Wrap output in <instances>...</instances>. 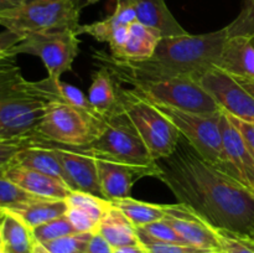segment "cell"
<instances>
[{"mask_svg":"<svg viewBox=\"0 0 254 253\" xmlns=\"http://www.w3.org/2000/svg\"><path fill=\"white\" fill-rule=\"evenodd\" d=\"M159 180L207 225L252 237L254 192L203 158L180 136L170 155L156 160Z\"/></svg>","mask_w":254,"mask_h":253,"instance_id":"6da1fadb","label":"cell"},{"mask_svg":"<svg viewBox=\"0 0 254 253\" xmlns=\"http://www.w3.org/2000/svg\"><path fill=\"white\" fill-rule=\"evenodd\" d=\"M227 29L208 34L161 37L153 56L143 61H122L104 50H94L92 59L103 67L117 83L130 84L149 79L191 77L200 79L208 69L218 66Z\"/></svg>","mask_w":254,"mask_h":253,"instance_id":"7a4b0ae2","label":"cell"},{"mask_svg":"<svg viewBox=\"0 0 254 253\" xmlns=\"http://www.w3.org/2000/svg\"><path fill=\"white\" fill-rule=\"evenodd\" d=\"M60 98L57 81L24 78L15 56L0 66V139L36 135V128L51 102Z\"/></svg>","mask_w":254,"mask_h":253,"instance_id":"3957f363","label":"cell"},{"mask_svg":"<svg viewBox=\"0 0 254 253\" xmlns=\"http://www.w3.org/2000/svg\"><path fill=\"white\" fill-rule=\"evenodd\" d=\"M93 158L107 159L136 169L141 176L158 178L159 166L148 146L121 108L107 117L101 135L86 146H74Z\"/></svg>","mask_w":254,"mask_h":253,"instance_id":"277c9868","label":"cell"},{"mask_svg":"<svg viewBox=\"0 0 254 253\" xmlns=\"http://www.w3.org/2000/svg\"><path fill=\"white\" fill-rule=\"evenodd\" d=\"M82 0H26L7 11L0 12V26L16 35L52 32L79 27Z\"/></svg>","mask_w":254,"mask_h":253,"instance_id":"5b68a950","label":"cell"},{"mask_svg":"<svg viewBox=\"0 0 254 253\" xmlns=\"http://www.w3.org/2000/svg\"><path fill=\"white\" fill-rule=\"evenodd\" d=\"M117 84L119 108L129 119L148 146L155 160L170 155L175 150L180 133L150 101L130 88Z\"/></svg>","mask_w":254,"mask_h":253,"instance_id":"8992f818","label":"cell"},{"mask_svg":"<svg viewBox=\"0 0 254 253\" xmlns=\"http://www.w3.org/2000/svg\"><path fill=\"white\" fill-rule=\"evenodd\" d=\"M107 119L57 99L51 102L36 128V135L67 146H86L104 130Z\"/></svg>","mask_w":254,"mask_h":253,"instance_id":"52a82bcc","label":"cell"},{"mask_svg":"<svg viewBox=\"0 0 254 253\" xmlns=\"http://www.w3.org/2000/svg\"><path fill=\"white\" fill-rule=\"evenodd\" d=\"M129 88L145 98L184 112L211 116L221 111L200 82L191 77L139 81L129 84Z\"/></svg>","mask_w":254,"mask_h":253,"instance_id":"ba28073f","label":"cell"},{"mask_svg":"<svg viewBox=\"0 0 254 253\" xmlns=\"http://www.w3.org/2000/svg\"><path fill=\"white\" fill-rule=\"evenodd\" d=\"M10 52L15 56L27 54L40 57L47 69V77L60 81L62 74L71 69L78 55V35L73 30L17 35Z\"/></svg>","mask_w":254,"mask_h":253,"instance_id":"9c48e42d","label":"cell"},{"mask_svg":"<svg viewBox=\"0 0 254 253\" xmlns=\"http://www.w3.org/2000/svg\"><path fill=\"white\" fill-rule=\"evenodd\" d=\"M146 99L150 101L151 104L173 123L180 135L185 138L203 158L217 165L222 144L220 129L221 111L211 116H203L180 111L149 98Z\"/></svg>","mask_w":254,"mask_h":253,"instance_id":"30bf717a","label":"cell"},{"mask_svg":"<svg viewBox=\"0 0 254 253\" xmlns=\"http://www.w3.org/2000/svg\"><path fill=\"white\" fill-rule=\"evenodd\" d=\"M198 82L223 112L254 123V92L242 79L213 67L206 71Z\"/></svg>","mask_w":254,"mask_h":253,"instance_id":"8fae6325","label":"cell"},{"mask_svg":"<svg viewBox=\"0 0 254 253\" xmlns=\"http://www.w3.org/2000/svg\"><path fill=\"white\" fill-rule=\"evenodd\" d=\"M221 154L217 166L254 192V156L227 113L221 109Z\"/></svg>","mask_w":254,"mask_h":253,"instance_id":"7c38bea8","label":"cell"},{"mask_svg":"<svg viewBox=\"0 0 254 253\" xmlns=\"http://www.w3.org/2000/svg\"><path fill=\"white\" fill-rule=\"evenodd\" d=\"M46 143L61 163L69 190L88 192L103 197L99 186L96 158L74 146L61 145L49 140H46Z\"/></svg>","mask_w":254,"mask_h":253,"instance_id":"4fadbf2b","label":"cell"},{"mask_svg":"<svg viewBox=\"0 0 254 253\" xmlns=\"http://www.w3.org/2000/svg\"><path fill=\"white\" fill-rule=\"evenodd\" d=\"M163 207L165 211L164 220L173 226L174 230L185 240L188 245L206 250L222 251L215 228L207 225L188 206L178 203L163 205Z\"/></svg>","mask_w":254,"mask_h":253,"instance_id":"5bb4252c","label":"cell"},{"mask_svg":"<svg viewBox=\"0 0 254 253\" xmlns=\"http://www.w3.org/2000/svg\"><path fill=\"white\" fill-rule=\"evenodd\" d=\"M4 174L22 190L37 197L66 200L72 192L64 181L19 164L12 163Z\"/></svg>","mask_w":254,"mask_h":253,"instance_id":"9a60e30c","label":"cell"},{"mask_svg":"<svg viewBox=\"0 0 254 253\" xmlns=\"http://www.w3.org/2000/svg\"><path fill=\"white\" fill-rule=\"evenodd\" d=\"M101 192L106 200L130 197L135 178H143L136 169L107 159L96 158Z\"/></svg>","mask_w":254,"mask_h":253,"instance_id":"2e32d148","label":"cell"},{"mask_svg":"<svg viewBox=\"0 0 254 253\" xmlns=\"http://www.w3.org/2000/svg\"><path fill=\"white\" fill-rule=\"evenodd\" d=\"M217 67L231 76L254 78V37L227 36Z\"/></svg>","mask_w":254,"mask_h":253,"instance_id":"e0dca14e","label":"cell"},{"mask_svg":"<svg viewBox=\"0 0 254 253\" xmlns=\"http://www.w3.org/2000/svg\"><path fill=\"white\" fill-rule=\"evenodd\" d=\"M133 6L136 17L144 25L158 30L163 37L188 34L179 24L165 0H127Z\"/></svg>","mask_w":254,"mask_h":253,"instance_id":"ac0fdd59","label":"cell"},{"mask_svg":"<svg viewBox=\"0 0 254 253\" xmlns=\"http://www.w3.org/2000/svg\"><path fill=\"white\" fill-rule=\"evenodd\" d=\"M158 30L149 27L139 20L131 22L126 40L112 56L122 61H143L153 56L161 39Z\"/></svg>","mask_w":254,"mask_h":253,"instance_id":"d6986e66","label":"cell"},{"mask_svg":"<svg viewBox=\"0 0 254 253\" xmlns=\"http://www.w3.org/2000/svg\"><path fill=\"white\" fill-rule=\"evenodd\" d=\"M14 163L54 176L66 184V176L61 163L54 150L47 145L46 140L41 136L36 135V141L32 145L22 149L16 155Z\"/></svg>","mask_w":254,"mask_h":253,"instance_id":"ffe728a7","label":"cell"},{"mask_svg":"<svg viewBox=\"0 0 254 253\" xmlns=\"http://www.w3.org/2000/svg\"><path fill=\"white\" fill-rule=\"evenodd\" d=\"M1 211V248L9 253H34L35 240L30 228L19 216L10 211Z\"/></svg>","mask_w":254,"mask_h":253,"instance_id":"44dd1931","label":"cell"},{"mask_svg":"<svg viewBox=\"0 0 254 253\" xmlns=\"http://www.w3.org/2000/svg\"><path fill=\"white\" fill-rule=\"evenodd\" d=\"M97 233H99L113 248L139 243L136 227L114 205L101 220Z\"/></svg>","mask_w":254,"mask_h":253,"instance_id":"7402d4cb","label":"cell"},{"mask_svg":"<svg viewBox=\"0 0 254 253\" xmlns=\"http://www.w3.org/2000/svg\"><path fill=\"white\" fill-rule=\"evenodd\" d=\"M68 208L66 200L55 198H36L29 202L21 203L15 207L2 208L19 216L30 228H35L40 225L49 222L54 218L64 215Z\"/></svg>","mask_w":254,"mask_h":253,"instance_id":"603a6c76","label":"cell"},{"mask_svg":"<svg viewBox=\"0 0 254 253\" xmlns=\"http://www.w3.org/2000/svg\"><path fill=\"white\" fill-rule=\"evenodd\" d=\"M87 97L97 113L106 119L119 108L116 81L103 67H99L92 74V83Z\"/></svg>","mask_w":254,"mask_h":253,"instance_id":"cb8c5ba5","label":"cell"},{"mask_svg":"<svg viewBox=\"0 0 254 253\" xmlns=\"http://www.w3.org/2000/svg\"><path fill=\"white\" fill-rule=\"evenodd\" d=\"M112 203L118 207L136 228L143 227V226L155 222V221L163 220L165 217L163 205L144 202V201L135 200L131 196L121 198V200H114L112 201Z\"/></svg>","mask_w":254,"mask_h":253,"instance_id":"d4e9b609","label":"cell"},{"mask_svg":"<svg viewBox=\"0 0 254 253\" xmlns=\"http://www.w3.org/2000/svg\"><path fill=\"white\" fill-rule=\"evenodd\" d=\"M66 202L68 207L79 208L88 213L98 223L108 212L109 208L113 206L112 201L88 192H81V191H72L68 197L66 198Z\"/></svg>","mask_w":254,"mask_h":253,"instance_id":"484cf974","label":"cell"},{"mask_svg":"<svg viewBox=\"0 0 254 253\" xmlns=\"http://www.w3.org/2000/svg\"><path fill=\"white\" fill-rule=\"evenodd\" d=\"M139 242H164L188 245L166 220H159L136 228Z\"/></svg>","mask_w":254,"mask_h":253,"instance_id":"4316f807","label":"cell"},{"mask_svg":"<svg viewBox=\"0 0 254 253\" xmlns=\"http://www.w3.org/2000/svg\"><path fill=\"white\" fill-rule=\"evenodd\" d=\"M32 233L37 242L46 243L50 241L57 240V238L64 237V236L73 235V233H77V231L64 213V215L54 218L44 225L32 228Z\"/></svg>","mask_w":254,"mask_h":253,"instance_id":"83f0119b","label":"cell"},{"mask_svg":"<svg viewBox=\"0 0 254 253\" xmlns=\"http://www.w3.org/2000/svg\"><path fill=\"white\" fill-rule=\"evenodd\" d=\"M92 236L93 233L77 232L41 245L51 253H84Z\"/></svg>","mask_w":254,"mask_h":253,"instance_id":"f1b7e54d","label":"cell"},{"mask_svg":"<svg viewBox=\"0 0 254 253\" xmlns=\"http://www.w3.org/2000/svg\"><path fill=\"white\" fill-rule=\"evenodd\" d=\"M4 173H0V208L15 207L21 203L40 198L22 190L20 186L9 180Z\"/></svg>","mask_w":254,"mask_h":253,"instance_id":"f546056e","label":"cell"},{"mask_svg":"<svg viewBox=\"0 0 254 253\" xmlns=\"http://www.w3.org/2000/svg\"><path fill=\"white\" fill-rule=\"evenodd\" d=\"M226 29L227 36H254V0H243L241 12Z\"/></svg>","mask_w":254,"mask_h":253,"instance_id":"4dcf8cb0","label":"cell"},{"mask_svg":"<svg viewBox=\"0 0 254 253\" xmlns=\"http://www.w3.org/2000/svg\"><path fill=\"white\" fill-rule=\"evenodd\" d=\"M36 141V135L25 138L0 139V173H4L22 149L32 145Z\"/></svg>","mask_w":254,"mask_h":253,"instance_id":"1f68e13d","label":"cell"},{"mask_svg":"<svg viewBox=\"0 0 254 253\" xmlns=\"http://www.w3.org/2000/svg\"><path fill=\"white\" fill-rule=\"evenodd\" d=\"M216 233L225 253H254V241L251 237L226 230H216Z\"/></svg>","mask_w":254,"mask_h":253,"instance_id":"d6a6232c","label":"cell"},{"mask_svg":"<svg viewBox=\"0 0 254 253\" xmlns=\"http://www.w3.org/2000/svg\"><path fill=\"white\" fill-rule=\"evenodd\" d=\"M57 91H59L60 98L61 101L66 102V103L71 104L73 107H78V108L84 109V111L89 112V113L97 114V116H101L96 112V109L93 108V106L89 102L88 97L78 89L77 87L72 86V84L66 83V82H62L61 79L57 81ZM102 117V116H101Z\"/></svg>","mask_w":254,"mask_h":253,"instance_id":"836d02e7","label":"cell"},{"mask_svg":"<svg viewBox=\"0 0 254 253\" xmlns=\"http://www.w3.org/2000/svg\"><path fill=\"white\" fill-rule=\"evenodd\" d=\"M148 250L149 253H217L220 251L206 250V248L195 247L190 245L180 243H164V242H144L141 243Z\"/></svg>","mask_w":254,"mask_h":253,"instance_id":"e575fe53","label":"cell"},{"mask_svg":"<svg viewBox=\"0 0 254 253\" xmlns=\"http://www.w3.org/2000/svg\"><path fill=\"white\" fill-rule=\"evenodd\" d=\"M66 216L71 221L77 232L96 233L98 230L99 223L96 220H93L88 213L79 210V208L68 207L66 211Z\"/></svg>","mask_w":254,"mask_h":253,"instance_id":"d590c367","label":"cell"},{"mask_svg":"<svg viewBox=\"0 0 254 253\" xmlns=\"http://www.w3.org/2000/svg\"><path fill=\"white\" fill-rule=\"evenodd\" d=\"M227 116L228 118L231 119V122L233 123V126H235L236 128H237V130L241 133L246 145H247V148L250 149V151L254 156V123L242 121V119L236 118V117L230 116V114H227Z\"/></svg>","mask_w":254,"mask_h":253,"instance_id":"8d00e7d4","label":"cell"},{"mask_svg":"<svg viewBox=\"0 0 254 253\" xmlns=\"http://www.w3.org/2000/svg\"><path fill=\"white\" fill-rule=\"evenodd\" d=\"M84 253H114V248L99 233H93Z\"/></svg>","mask_w":254,"mask_h":253,"instance_id":"74e56055","label":"cell"},{"mask_svg":"<svg viewBox=\"0 0 254 253\" xmlns=\"http://www.w3.org/2000/svg\"><path fill=\"white\" fill-rule=\"evenodd\" d=\"M17 35L12 34V32L7 31L5 34L0 35V64L10 56H15L10 52V46L14 44V41L16 40Z\"/></svg>","mask_w":254,"mask_h":253,"instance_id":"f35d334b","label":"cell"},{"mask_svg":"<svg viewBox=\"0 0 254 253\" xmlns=\"http://www.w3.org/2000/svg\"><path fill=\"white\" fill-rule=\"evenodd\" d=\"M114 253H149L148 250L140 242L136 245L124 246V247L114 248Z\"/></svg>","mask_w":254,"mask_h":253,"instance_id":"ab89813d","label":"cell"},{"mask_svg":"<svg viewBox=\"0 0 254 253\" xmlns=\"http://www.w3.org/2000/svg\"><path fill=\"white\" fill-rule=\"evenodd\" d=\"M25 1L26 0H0V12H4L7 11V10L14 9V7H17Z\"/></svg>","mask_w":254,"mask_h":253,"instance_id":"60d3db41","label":"cell"},{"mask_svg":"<svg viewBox=\"0 0 254 253\" xmlns=\"http://www.w3.org/2000/svg\"><path fill=\"white\" fill-rule=\"evenodd\" d=\"M34 253H51V252H49V251H47L41 243L36 242V245H35V248H34Z\"/></svg>","mask_w":254,"mask_h":253,"instance_id":"b9f144b4","label":"cell"},{"mask_svg":"<svg viewBox=\"0 0 254 253\" xmlns=\"http://www.w3.org/2000/svg\"><path fill=\"white\" fill-rule=\"evenodd\" d=\"M0 248H1V211H0Z\"/></svg>","mask_w":254,"mask_h":253,"instance_id":"7bdbcfd3","label":"cell"},{"mask_svg":"<svg viewBox=\"0 0 254 253\" xmlns=\"http://www.w3.org/2000/svg\"><path fill=\"white\" fill-rule=\"evenodd\" d=\"M0 253H9V252H6V251H5V250H2V248H0Z\"/></svg>","mask_w":254,"mask_h":253,"instance_id":"ee69618b","label":"cell"},{"mask_svg":"<svg viewBox=\"0 0 254 253\" xmlns=\"http://www.w3.org/2000/svg\"><path fill=\"white\" fill-rule=\"evenodd\" d=\"M91 2H92V0H88V4H91Z\"/></svg>","mask_w":254,"mask_h":253,"instance_id":"f6af8a7d","label":"cell"},{"mask_svg":"<svg viewBox=\"0 0 254 253\" xmlns=\"http://www.w3.org/2000/svg\"><path fill=\"white\" fill-rule=\"evenodd\" d=\"M94 1H98V0H92V2H94Z\"/></svg>","mask_w":254,"mask_h":253,"instance_id":"bcb514c9","label":"cell"},{"mask_svg":"<svg viewBox=\"0 0 254 253\" xmlns=\"http://www.w3.org/2000/svg\"><path fill=\"white\" fill-rule=\"evenodd\" d=\"M218 253H225V252H223V251H220V252H218Z\"/></svg>","mask_w":254,"mask_h":253,"instance_id":"7dc6e473","label":"cell"},{"mask_svg":"<svg viewBox=\"0 0 254 253\" xmlns=\"http://www.w3.org/2000/svg\"><path fill=\"white\" fill-rule=\"evenodd\" d=\"M251 238H253V240H254V233H253V236H252V237H251Z\"/></svg>","mask_w":254,"mask_h":253,"instance_id":"c3c4849f","label":"cell"},{"mask_svg":"<svg viewBox=\"0 0 254 253\" xmlns=\"http://www.w3.org/2000/svg\"><path fill=\"white\" fill-rule=\"evenodd\" d=\"M252 240H253V238H252ZM253 241H254V240H253Z\"/></svg>","mask_w":254,"mask_h":253,"instance_id":"681fc988","label":"cell"},{"mask_svg":"<svg viewBox=\"0 0 254 253\" xmlns=\"http://www.w3.org/2000/svg\"><path fill=\"white\" fill-rule=\"evenodd\" d=\"M217 253H218V252H217Z\"/></svg>","mask_w":254,"mask_h":253,"instance_id":"f907efd6","label":"cell"},{"mask_svg":"<svg viewBox=\"0 0 254 253\" xmlns=\"http://www.w3.org/2000/svg\"><path fill=\"white\" fill-rule=\"evenodd\" d=\"M253 37H254V36H253Z\"/></svg>","mask_w":254,"mask_h":253,"instance_id":"816d5d0a","label":"cell"}]
</instances>
